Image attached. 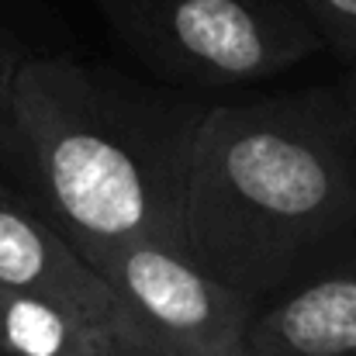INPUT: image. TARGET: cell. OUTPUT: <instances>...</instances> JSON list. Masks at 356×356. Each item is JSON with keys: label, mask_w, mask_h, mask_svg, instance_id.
<instances>
[{"label": "cell", "mask_w": 356, "mask_h": 356, "mask_svg": "<svg viewBox=\"0 0 356 356\" xmlns=\"http://www.w3.org/2000/svg\"><path fill=\"white\" fill-rule=\"evenodd\" d=\"M115 291L135 346L166 356L245 350L259 301L211 277L187 249L135 238L90 259Z\"/></svg>", "instance_id": "4"}, {"label": "cell", "mask_w": 356, "mask_h": 356, "mask_svg": "<svg viewBox=\"0 0 356 356\" xmlns=\"http://www.w3.org/2000/svg\"><path fill=\"white\" fill-rule=\"evenodd\" d=\"M10 108L31 197L87 259L135 238L187 249L191 177L215 101L66 56H24Z\"/></svg>", "instance_id": "2"}, {"label": "cell", "mask_w": 356, "mask_h": 356, "mask_svg": "<svg viewBox=\"0 0 356 356\" xmlns=\"http://www.w3.org/2000/svg\"><path fill=\"white\" fill-rule=\"evenodd\" d=\"M252 356H356V236L308 280L259 308Z\"/></svg>", "instance_id": "6"}, {"label": "cell", "mask_w": 356, "mask_h": 356, "mask_svg": "<svg viewBox=\"0 0 356 356\" xmlns=\"http://www.w3.org/2000/svg\"><path fill=\"white\" fill-rule=\"evenodd\" d=\"M94 7L156 83L194 97L270 83L325 49L291 0H94Z\"/></svg>", "instance_id": "3"}, {"label": "cell", "mask_w": 356, "mask_h": 356, "mask_svg": "<svg viewBox=\"0 0 356 356\" xmlns=\"http://www.w3.org/2000/svg\"><path fill=\"white\" fill-rule=\"evenodd\" d=\"M339 94H343V101H346V108H350L353 124H356V63L346 70V76H343V83H339Z\"/></svg>", "instance_id": "10"}, {"label": "cell", "mask_w": 356, "mask_h": 356, "mask_svg": "<svg viewBox=\"0 0 356 356\" xmlns=\"http://www.w3.org/2000/svg\"><path fill=\"white\" fill-rule=\"evenodd\" d=\"M21 59L24 52H17L10 42L0 38V177L21 187L24 194H31V170H28L17 124H14V108H10V87H14V73Z\"/></svg>", "instance_id": "8"}, {"label": "cell", "mask_w": 356, "mask_h": 356, "mask_svg": "<svg viewBox=\"0 0 356 356\" xmlns=\"http://www.w3.org/2000/svg\"><path fill=\"white\" fill-rule=\"evenodd\" d=\"M325 38V49L356 63V0H291Z\"/></svg>", "instance_id": "9"}, {"label": "cell", "mask_w": 356, "mask_h": 356, "mask_svg": "<svg viewBox=\"0 0 356 356\" xmlns=\"http://www.w3.org/2000/svg\"><path fill=\"white\" fill-rule=\"evenodd\" d=\"M0 287L63 301L128 336L121 305L94 263L59 232L45 208L0 177ZM131 343V339H128Z\"/></svg>", "instance_id": "5"}, {"label": "cell", "mask_w": 356, "mask_h": 356, "mask_svg": "<svg viewBox=\"0 0 356 356\" xmlns=\"http://www.w3.org/2000/svg\"><path fill=\"white\" fill-rule=\"evenodd\" d=\"M356 236V124L339 87L215 104L201 128L187 249L270 305Z\"/></svg>", "instance_id": "1"}, {"label": "cell", "mask_w": 356, "mask_h": 356, "mask_svg": "<svg viewBox=\"0 0 356 356\" xmlns=\"http://www.w3.org/2000/svg\"><path fill=\"white\" fill-rule=\"evenodd\" d=\"M118 356H166V353H156V350H145V346H135V343H128ZM222 356H252L249 350H236V353H222Z\"/></svg>", "instance_id": "11"}, {"label": "cell", "mask_w": 356, "mask_h": 356, "mask_svg": "<svg viewBox=\"0 0 356 356\" xmlns=\"http://www.w3.org/2000/svg\"><path fill=\"white\" fill-rule=\"evenodd\" d=\"M128 336L63 301L0 287V356H118Z\"/></svg>", "instance_id": "7"}]
</instances>
